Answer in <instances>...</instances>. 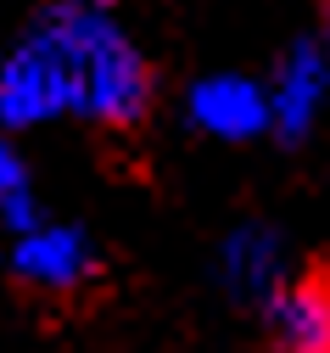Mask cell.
Returning a JSON list of instances; mask_svg holds the SVG:
<instances>
[{"mask_svg":"<svg viewBox=\"0 0 330 353\" xmlns=\"http://www.w3.org/2000/svg\"><path fill=\"white\" fill-rule=\"evenodd\" d=\"M263 353H330V252L302 258L263 308Z\"/></svg>","mask_w":330,"mask_h":353,"instance_id":"cell-2","label":"cell"},{"mask_svg":"<svg viewBox=\"0 0 330 353\" xmlns=\"http://www.w3.org/2000/svg\"><path fill=\"white\" fill-rule=\"evenodd\" d=\"M319 90H324V57H319V46H297V51H291V62L280 68L274 118L297 135V129L308 123V112L319 107Z\"/></svg>","mask_w":330,"mask_h":353,"instance_id":"cell-5","label":"cell"},{"mask_svg":"<svg viewBox=\"0 0 330 353\" xmlns=\"http://www.w3.org/2000/svg\"><path fill=\"white\" fill-rule=\"evenodd\" d=\"M191 107H196V118H202L207 129H218V135H247V129L263 123V101H258L252 84H241V79H213V84H202Z\"/></svg>","mask_w":330,"mask_h":353,"instance_id":"cell-6","label":"cell"},{"mask_svg":"<svg viewBox=\"0 0 330 353\" xmlns=\"http://www.w3.org/2000/svg\"><path fill=\"white\" fill-rule=\"evenodd\" d=\"M28 39L56 62L68 112H79L84 123L123 135V129H140L152 118V101H157L152 62L140 57L101 12L68 0V6L51 12Z\"/></svg>","mask_w":330,"mask_h":353,"instance_id":"cell-1","label":"cell"},{"mask_svg":"<svg viewBox=\"0 0 330 353\" xmlns=\"http://www.w3.org/2000/svg\"><path fill=\"white\" fill-rule=\"evenodd\" d=\"M17 180H23V174H17V157L0 146V191H12V196H17Z\"/></svg>","mask_w":330,"mask_h":353,"instance_id":"cell-7","label":"cell"},{"mask_svg":"<svg viewBox=\"0 0 330 353\" xmlns=\"http://www.w3.org/2000/svg\"><path fill=\"white\" fill-rule=\"evenodd\" d=\"M96 275V252L79 230H34L12 258V286L23 297H68Z\"/></svg>","mask_w":330,"mask_h":353,"instance_id":"cell-3","label":"cell"},{"mask_svg":"<svg viewBox=\"0 0 330 353\" xmlns=\"http://www.w3.org/2000/svg\"><path fill=\"white\" fill-rule=\"evenodd\" d=\"M73 6H90V12H107V6H123V0H73Z\"/></svg>","mask_w":330,"mask_h":353,"instance_id":"cell-8","label":"cell"},{"mask_svg":"<svg viewBox=\"0 0 330 353\" xmlns=\"http://www.w3.org/2000/svg\"><path fill=\"white\" fill-rule=\"evenodd\" d=\"M51 112H68L56 62L34 39H23L6 57V68H0V123H34V118H51Z\"/></svg>","mask_w":330,"mask_h":353,"instance_id":"cell-4","label":"cell"}]
</instances>
